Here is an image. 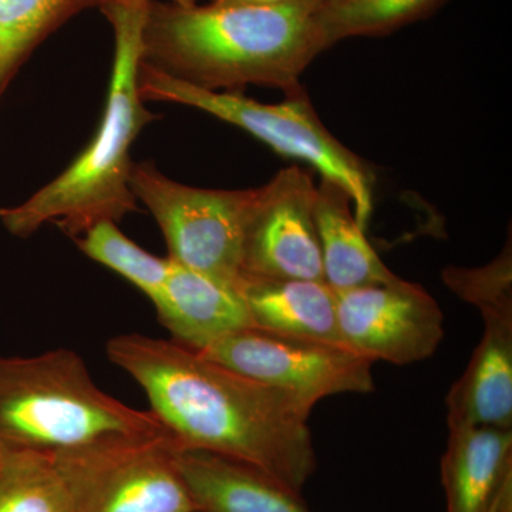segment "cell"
<instances>
[{
  "mask_svg": "<svg viewBox=\"0 0 512 512\" xmlns=\"http://www.w3.org/2000/svg\"><path fill=\"white\" fill-rule=\"evenodd\" d=\"M111 362L147 394L178 450L239 461L302 493L315 474V404L255 382L174 340L130 333L109 340Z\"/></svg>",
  "mask_w": 512,
  "mask_h": 512,
  "instance_id": "6da1fadb",
  "label": "cell"
},
{
  "mask_svg": "<svg viewBox=\"0 0 512 512\" xmlns=\"http://www.w3.org/2000/svg\"><path fill=\"white\" fill-rule=\"evenodd\" d=\"M308 0L271 6H178L150 0L141 62L200 89L248 84L301 89L302 73L325 49Z\"/></svg>",
  "mask_w": 512,
  "mask_h": 512,
  "instance_id": "7a4b0ae2",
  "label": "cell"
},
{
  "mask_svg": "<svg viewBox=\"0 0 512 512\" xmlns=\"http://www.w3.org/2000/svg\"><path fill=\"white\" fill-rule=\"evenodd\" d=\"M147 2L110 0L101 8L114 35V59L107 104L92 143L66 171L15 207L0 208L10 234L29 238L47 222L82 237L101 221L119 222L137 211L130 188V151L154 120L138 90L141 33Z\"/></svg>",
  "mask_w": 512,
  "mask_h": 512,
  "instance_id": "3957f363",
  "label": "cell"
},
{
  "mask_svg": "<svg viewBox=\"0 0 512 512\" xmlns=\"http://www.w3.org/2000/svg\"><path fill=\"white\" fill-rule=\"evenodd\" d=\"M163 433L150 410L103 392L73 350L0 356V447L57 454L114 437Z\"/></svg>",
  "mask_w": 512,
  "mask_h": 512,
  "instance_id": "277c9868",
  "label": "cell"
},
{
  "mask_svg": "<svg viewBox=\"0 0 512 512\" xmlns=\"http://www.w3.org/2000/svg\"><path fill=\"white\" fill-rule=\"evenodd\" d=\"M138 90L144 101H167L194 107L242 128L282 156L305 161L348 192L360 227L373 211L375 175L355 153L323 126L303 89L286 94L278 104H264L239 92L200 89L141 62Z\"/></svg>",
  "mask_w": 512,
  "mask_h": 512,
  "instance_id": "5b68a950",
  "label": "cell"
},
{
  "mask_svg": "<svg viewBox=\"0 0 512 512\" xmlns=\"http://www.w3.org/2000/svg\"><path fill=\"white\" fill-rule=\"evenodd\" d=\"M130 188L157 221L171 261L239 288L259 188L190 187L165 177L151 163L131 165Z\"/></svg>",
  "mask_w": 512,
  "mask_h": 512,
  "instance_id": "8992f818",
  "label": "cell"
},
{
  "mask_svg": "<svg viewBox=\"0 0 512 512\" xmlns=\"http://www.w3.org/2000/svg\"><path fill=\"white\" fill-rule=\"evenodd\" d=\"M170 434L124 436L53 454L74 512H200Z\"/></svg>",
  "mask_w": 512,
  "mask_h": 512,
  "instance_id": "52a82bcc",
  "label": "cell"
},
{
  "mask_svg": "<svg viewBox=\"0 0 512 512\" xmlns=\"http://www.w3.org/2000/svg\"><path fill=\"white\" fill-rule=\"evenodd\" d=\"M200 353L255 382L298 394L315 406L336 394L375 390V362L333 343L248 328L218 339Z\"/></svg>",
  "mask_w": 512,
  "mask_h": 512,
  "instance_id": "ba28073f",
  "label": "cell"
},
{
  "mask_svg": "<svg viewBox=\"0 0 512 512\" xmlns=\"http://www.w3.org/2000/svg\"><path fill=\"white\" fill-rule=\"evenodd\" d=\"M340 332L348 348L372 362L406 366L433 356L444 338L439 303L400 279L336 292Z\"/></svg>",
  "mask_w": 512,
  "mask_h": 512,
  "instance_id": "9c48e42d",
  "label": "cell"
},
{
  "mask_svg": "<svg viewBox=\"0 0 512 512\" xmlns=\"http://www.w3.org/2000/svg\"><path fill=\"white\" fill-rule=\"evenodd\" d=\"M315 195L311 175L296 165L259 187L245 239L241 284L251 279L325 282L313 215Z\"/></svg>",
  "mask_w": 512,
  "mask_h": 512,
  "instance_id": "30bf717a",
  "label": "cell"
},
{
  "mask_svg": "<svg viewBox=\"0 0 512 512\" xmlns=\"http://www.w3.org/2000/svg\"><path fill=\"white\" fill-rule=\"evenodd\" d=\"M153 303L171 340L197 352L238 330L255 328L237 288L174 261Z\"/></svg>",
  "mask_w": 512,
  "mask_h": 512,
  "instance_id": "8fae6325",
  "label": "cell"
},
{
  "mask_svg": "<svg viewBox=\"0 0 512 512\" xmlns=\"http://www.w3.org/2000/svg\"><path fill=\"white\" fill-rule=\"evenodd\" d=\"M483 338L447 394V426L512 429V311L481 312Z\"/></svg>",
  "mask_w": 512,
  "mask_h": 512,
  "instance_id": "7c38bea8",
  "label": "cell"
},
{
  "mask_svg": "<svg viewBox=\"0 0 512 512\" xmlns=\"http://www.w3.org/2000/svg\"><path fill=\"white\" fill-rule=\"evenodd\" d=\"M441 483L446 512H493L512 493V429H448Z\"/></svg>",
  "mask_w": 512,
  "mask_h": 512,
  "instance_id": "4fadbf2b",
  "label": "cell"
},
{
  "mask_svg": "<svg viewBox=\"0 0 512 512\" xmlns=\"http://www.w3.org/2000/svg\"><path fill=\"white\" fill-rule=\"evenodd\" d=\"M174 460L200 512H312L302 493L247 464L178 448Z\"/></svg>",
  "mask_w": 512,
  "mask_h": 512,
  "instance_id": "5bb4252c",
  "label": "cell"
},
{
  "mask_svg": "<svg viewBox=\"0 0 512 512\" xmlns=\"http://www.w3.org/2000/svg\"><path fill=\"white\" fill-rule=\"evenodd\" d=\"M238 291L255 328L346 346L339 326L338 295L326 282L251 279L242 282Z\"/></svg>",
  "mask_w": 512,
  "mask_h": 512,
  "instance_id": "9a60e30c",
  "label": "cell"
},
{
  "mask_svg": "<svg viewBox=\"0 0 512 512\" xmlns=\"http://www.w3.org/2000/svg\"><path fill=\"white\" fill-rule=\"evenodd\" d=\"M316 231L322 252L323 276L330 288L338 291L370 285L399 282L367 241L360 227L348 192L329 180L316 187Z\"/></svg>",
  "mask_w": 512,
  "mask_h": 512,
  "instance_id": "2e32d148",
  "label": "cell"
},
{
  "mask_svg": "<svg viewBox=\"0 0 512 512\" xmlns=\"http://www.w3.org/2000/svg\"><path fill=\"white\" fill-rule=\"evenodd\" d=\"M110 0H0V99L36 47L77 13Z\"/></svg>",
  "mask_w": 512,
  "mask_h": 512,
  "instance_id": "e0dca14e",
  "label": "cell"
},
{
  "mask_svg": "<svg viewBox=\"0 0 512 512\" xmlns=\"http://www.w3.org/2000/svg\"><path fill=\"white\" fill-rule=\"evenodd\" d=\"M0 512H74L53 454L0 447Z\"/></svg>",
  "mask_w": 512,
  "mask_h": 512,
  "instance_id": "ac0fdd59",
  "label": "cell"
},
{
  "mask_svg": "<svg viewBox=\"0 0 512 512\" xmlns=\"http://www.w3.org/2000/svg\"><path fill=\"white\" fill-rule=\"evenodd\" d=\"M444 0H342L316 10L325 49L355 36H376L402 28L439 8Z\"/></svg>",
  "mask_w": 512,
  "mask_h": 512,
  "instance_id": "d6986e66",
  "label": "cell"
},
{
  "mask_svg": "<svg viewBox=\"0 0 512 512\" xmlns=\"http://www.w3.org/2000/svg\"><path fill=\"white\" fill-rule=\"evenodd\" d=\"M77 245L94 262L140 289L151 302L157 298L170 272V259L148 254L146 249L127 238L114 221H101L87 229L82 238L77 239Z\"/></svg>",
  "mask_w": 512,
  "mask_h": 512,
  "instance_id": "ffe728a7",
  "label": "cell"
},
{
  "mask_svg": "<svg viewBox=\"0 0 512 512\" xmlns=\"http://www.w3.org/2000/svg\"><path fill=\"white\" fill-rule=\"evenodd\" d=\"M444 282L458 298L478 311H512L511 242L490 265L477 269L448 268Z\"/></svg>",
  "mask_w": 512,
  "mask_h": 512,
  "instance_id": "44dd1931",
  "label": "cell"
},
{
  "mask_svg": "<svg viewBox=\"0 0 512 512\" xmlns=\"http://www.w3.org/2000/svg\"><path fill=\"white\" fill-rule=\"evenodd\" d=\"M214 2L220 5L271 6L289 2V0H214Z\"/></svg>",
  "mask_w": 512,
  "mask_h": 512,
  "instance_id": "7402d4cb",
  "label": "cell"
},
{
  "mask_svg": "<svg viewBox=\"0 0 512 512\" xmlns=\"http://www.w3.org/2000/svg\"><path fill=\"white\" fill-rule=\"evenodd\" d=\"M493 512H512V493L505 495Z\"/></svg>",
  "mask_w": 512,
  "mask_h": 512,
  "instance_id": "603a6c76",
  "label": "cell"
},
{
  "mask_svg": "<svg viewBox=\"0 0 512 512\" xmlns=\"http://www.w3.org/2000/svg\"><path fill=\"white\" fill-rule=\"evenodd\" d=\"M309 3L315 8L316 10L325 8V6L329 5H335V3L342 2V0H308Z\"/></svg>",
  "mask_w": 512,
  "mask_h": 512,
  "instance_id": "cb8c5ba5",
  "label": "cell"
},
{
  "mask_svg": "<svg viewBox=\"0 0 512 512\" xmlns=\"http://www.w3.org/2000/svg\"><path fill=\"white\" fill-rule=\"evenodd\" d=\"M119 2H147V0H119ZM173 3H175V5L185 6V8H188V6L197 5V0H173Z\"/></svg>",
  "mask_w": 512,
  "mask_h": 512,
  "instance_id": "d4e9b609",
  "label": "cell"
}]
</instances>
